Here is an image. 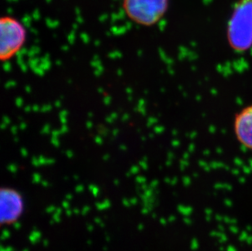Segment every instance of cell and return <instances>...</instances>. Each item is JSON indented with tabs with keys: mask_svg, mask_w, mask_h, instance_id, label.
<instances>
[{
	"mask_svg": "<svg viewBox=\"0 0 252 251\" xmlns=\"http://www.w3.org/2000/svg\"><path fill=\"white\" fill-rule=\"evenodd\" d=\"M124 12L131 22L139 26H155L169 8V0H124Z\"/></svg>",
	"mask_w": 252,
	"mask_h": 251,
	"instance_id": "2",
	"label": "cell"
},
{
	"mask_svg": "<svg viewBox=\"0 0 252 251\" xmlns=\"http://www.w3.org/2000/svg\"><path fill=\"white\" fill-rule=\"evenodd\" d=\"M27 31L23 25L12 17L0 19V60L8 62L19 53L27 43Z\"/></svg>",
	"mask_w": 252,
	"mask_h": 251,
	"instance_id": "3",
	"label": "cell"
},
{
	"mask_svg": "<svg viewBox=\"0 0 252 251\" xmlns=\"http://www.w3.org/2000/svg\"><path fill=\"white\" fill-rule=\"evenodd\" d=\"M227 26V40L233 51L245 52L252 48V0H239Z\"/></svg>",
	"mask_w": 252,
	"mask_h": 251,
	"instance_id": "1",
	"label": "cell"
},
{
	"mask_svg": "<svg viewBox=\"0 0 252 251\" xmlns=\"http://www.w3.org/2000/svg\"><path fill=\"white\" fill-rule=\"evenodd\" d=\"M233 129L238 144L252 152V104L246 105L236 113Z\"/></svg>",
	"mask_w": 252,
	"mask_h": 251,
	"instance_id": "5",
	"label": "cell"
},
{
	"mask_svg": "<svg viewBox=\"0 0 252 251\" xmlns=\"http://www.w3.org/2000/svg\"><path fill=\"white\" fill-rule=\"evenodd\" d=\"M26 210L24 197L13 188L3 187L0 190V222L2 225L17 223Z\"/></svg>",
	"mask_w": 252,
	"mask_h": 251,
	"instance_id": "4",
	"label": "cell"
}]
</instances>
